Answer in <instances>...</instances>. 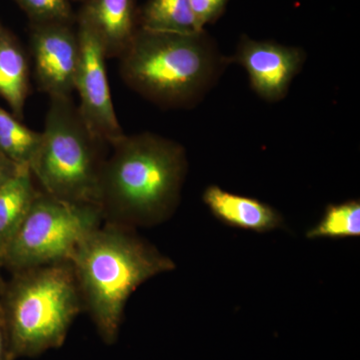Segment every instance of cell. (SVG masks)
Segmentation results:
<instances>
[{
  "label": "cell",
  "instance_id": "cell-1",
  "mask_svg": "<svg viewBox=\"0 0 360 360\" xmlns=\"http://www.w3.org/2000/svg\"><path fill=\"white\" fill-rule=\"evenodd\" d=\"M186 170V150L179 142L150 132L125 134L101 169L103 219L129 227L163 221L179 203Z\"/></svg>",
  "mask_w": 360,
  "mask_h": 360
},
{
  "label": "cell",
  "instance_id": "cell-2",
  "mask_svg": "<svg viewBox=\"0 0 360 360\" xmlns=\"http://www.w3.org/2000/svg\"><path fill=\"white\" fill-rule=\"evenodd\" d=\"M70 264L82 300L104 342L117 338L123 312L132 292L174 264L141 240L125 225L108 222L80 243Z\"/></svg>",
  "mask_w": 360,
  "mask_h": 360
},
{
  "label": "cell",
  "instance_id": "cell-3",
  "mask_svg": "<svg viewBox=\"0 0 360 360\" xmlns=\"http://www.w3.org/2000/svg\"><path fill=\"white\" fill-rule=\"evenodd\" d=\"M120 60L123 82L163 108L200 103L231 63L205 30L179 34L141 27Z\"/></svg>",
  "mask_w": 360,
  "mask_h": 360
},
{
  "label": "cell",
  "instance_id": "cell-4",
  "mask_svg": "<svg viewBox=\"0 0 360 360\" xmlns=\"http://www.w3.org/2000/svg\"><path fill=\"white\" fill-rule=\"evenodd\" d=\"M0 309L14 360L60 347L82 309V295L70 262L13 272Z\"/></svg>",
  "mask_w": 360,
  "mask_h": 360
},
{
  "label": "cell",
  "instance_id": "cell-5",
  "mask_svg": "<svg viewBox=\"0 0 360 360\" xmlns=\"http://www.w3.org/2000/svg\"><path fill=\"white\" fill-rule=\"evenodd\" d=\"M103 144L86 127L71 97L49 98L44 130L30 167L42 193L98 206Z\"/></svg>",
  "mask_w": 360,
  "mask_h": 360
},
{
  "label": "cell",
  "instance_id": "cell-6",
  "mask_svg": "<svg viewBox=\"0 0 360 360\" xmlns=\"http://www.w3.org/2000/svg\"><path fill=\"white\" fill-rule=\"evenodd\" d=\"M99 206L37 194L7 246L0 266L11 272L70 262L80 243L103 224Z\"/></svg>",
  "mask_w": 360,
  "mask_h": 360
},
{
  "label": "cell",
  "instance_id": "cell-7",
  "mask_svg": "<svg viewBox=\"0 0 360 360\" xmlns=\"http://www.w3.org/2000/svg\"><path fill=\"white\" fill-rule=\"evenodd\" d=\"M77 25L80 44V60L75 84L79 96L78 111L94 136L112 146L125 134L111 98L106 68L108 58L94 30L77 18Z\"/></svg>",
  "mask_w": 360,
  "mask_h": 360
},
{
  "label": "cell",
  "instance_id": "cell-8",
  "mask_svg": "<svg viewBox=\"0 0 360 360\" xmlns=\"http://www.w3.org/2000/svg\"><path fill=\"white\" fill-rule=\"evenodd\" d=\"M75 23H30V51L35 80L49 98L71 97L79 65Z\"/></svg>",
  "mask_w": 360,
  "mask_h": 360
},
{
  "label": "cell",
  "instance_id": "cell-9",
  "mask_svg": "<svg viewBox=\"0 0 360 360\" xmlns=\"http://www.w3.org/2000/svg\"><path fill=\"white\" fill-rule=\"evenodd\" d=\"M307 54L300 47L255 40L243 35L231 63H238L248 72L251 89L269 103L281 101L291 82L302 70Z\"/></svg>",
  "mask_w": 360,
  "mask_h": 360
},
{
  "label": "cell",
  "instance_id": "cell-10",
  "mask_svg": "<svg viewBox=\"0 0 360 360\" xmlns=\"http://www.w3.org/2000/svg\"><path fill=\"white\" fill-rule=\"evenodd\" d=\"M77 18L94 30L108 58H120L139 28L136 0H84Z\"/></svg>",
  "mask_w": 360,
  "mask_h": 360
},
{
  "label": "cell",
  "instance_id": "cell-11",
  "mask_svg": "<svg viewBox=\"0 0 360 360\" xmlns=\"http://www.w3.org/2000/svg\"><path fill=\"white\" fill-rule=\"evenodd\" d=\"M203 202L224 224L257 232L274 231L283 224V217L272 206L210 186L203 193Z\"/></svg>",
  "mask_w": 360,
  "mask_h": 360
},
{
  "label": "cell",
  "instance_id": "cell-12",
  "mask_svg": "<svg viewBox=\"0 0 360 360\" xmlns=\"http://www.w3.org/2000/svg\"><path fill=\"white\" fill-rule=\"evenodd\" d=\"M30 56L20 40L0 20V97L18 120L30 91Z\"/></svg>",
  "mask_w": 360,
  "mask_h": 360
},
{
  "label": "cell",
  "instance_id": "cell-13",
  "mask_svg": "<svg viewBox=\"0 0 360 360\" xmlns=\"http://www.w3.org/2000/svg\"><path fill=\"white\" fill-rule=\"evenodd\" d=\"M39 193L30 167L0 184V260Z\"/></svg>",
  "mask_w": 360,
  "mask_h": 360
},
{
  "label": "cell",
  "instance_id": "cell-14",
  "mask_svg": "<svg viewBox=\"0 0 360 360\" xmlns=\"http://www.w3.org/2000/svg\"><path fill=\"white\" fill-rule=\"evenodd\" d=\"M139 27L155 32H200L189 0H148L139 11Z\"/></svg>",
  "mask_w": 360,
  "mask_h": 360
},
{
  "label": "cell",
  "instance_id": "cell-15",
  "mask_svg": "<svg viewBox=\"0 0 360 360\" xmlns=\"http://www.w3.org/2000/svg\"><path fill=\"white\" fill-rule=\"evenodd\" d=\"M40 139L41 132L30 129L0 106V155L18 167H30Z\"/></svg>",
  "mask_w": 360,
  "mask_h": 360
},
{
  "label": "cell",
  "instance_id": "cell-16",
  "mask_svg": "<svg viewBox=\"0 0 360 360\" xmlns=\"http://www.w3.org/2000/svg\"><path fill=\"white\" fill-rule=\"evenodd\" d=\"M360 236L359 200H348L326 207L323 217L307 231V238H343Z\"/></svg>",
  "mask_w": 360,
  "mask_h": 360
},
{
  "label": "cell",
  "instance_id": "cell-17",
  "mask_svg": "<svg viewBox=\"0 0 360 360\" xmlns=\"http://www.w3.org/2000/svg\"><path fill=\"white\" fill-rule=\"evenodd\" d=\"M30 23H77L70 0H15Z\"/></svg>",
  "mask_w": 360,
  "mask_h": 360
},
{
  "label": "cell",
  "instance_id": "cell-18",
  "mask_svg": "<svg viewBox=\"0 0 360 360\" xmlns=\"http://www.w3.org/2000/svg\"><path fill=\"white\" fill-rule=\"evenodd\" d=\"M229 2V0H189L198 30H205L206 25L219 20Z\"/></svg>",
  "mask_w": 360,
  "mask_h": 360
},
{
  "label": "cell",
  "instance_id": "cell-19",
  "mask_svg": "<svg viewBox=\"0 0 360 360\" xmlns=\"http://www.w3.org/2000/svg\"><path fill=\"white\" fill-rule=\"evenodd\" d=\"M0 360H14L13 354H11V347H9L1 309H0Z\"/></svg>",
  "mask_w": 360,
  "mask_h": 360
},
{
  "label": "cell",
  "instance_id": "cell-20",
  "mask_svg": "<svg viewBox=\"0 0 360 360\" xmlns=\"http://www.w3.org/2000/svg\"><path fill=\"white\" fill-rule=\"evenodd\" d=\"M18 167H20L14 165L4 155H0V184L9 179L18 170Z\"/></svg>",
  "mask_w": 360,
  "mask_h": 360
},
{
  "label": "cell",
  "instance_id": "cell-21",
  "mask_svg": "<svg viewBox=\"0 0 360 360\" xmlns=\"http://www.w3.org/2000/svg\"><path fill=\"white\" fill-rule=\"evenodd\" d=\"M0 269H1V266H0ZM4 286H6V283H4L1 274H0V298H1L2 292H4Z\"/></svg>",
  "mask_w": 360,
  "mask_h": 360
},
{
  "label": "cell",
  "instance_id": "cell-22",
  "mask_svg": "<svg viewBox=\"0 0 360 360\" xmlns=\"http://www.w3.org/2000/svg\"><path fill=\"white\" fill-rule=\"evenodd\" d=\"M77 1H84V0H77Z\"/></svg>",
  "mask_w": 360,
  "mask_h": 360
}]
</instances>
